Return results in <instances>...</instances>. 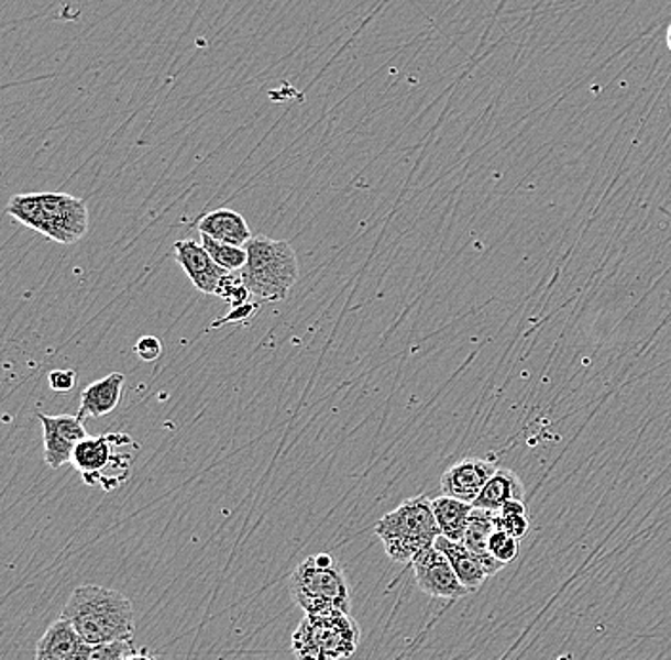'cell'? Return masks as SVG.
Instances as JSON below:
<instances>
[{
  "mask_svg": "<svg viewBox=\"0 0 671 660\" xmlns=\"http://www.w3.org/2000/svg\"><path fill=\"white\" fill-rule=\"evenodd\" d=\"M59 617L65 618L88 646L132 641L136 634L134 607L129 597L96 584L73 590Z\"/></svg>",
  "mask_w": 671,
  "mask_h": 660,
  "instance_id": "cell-1",
  "label": "cell"
},
{
  "mask_svg": "<svg viewBox=\"0 0 671 660\" xmlns=\"http://www.w3.org/2000/svg\"><path fill=\"white\" fill-rule=\"evenodd\" d=\"M8 216L59 244L79 243L90 228L86 202L69 194L14 195Z\"/></svg>",
  "mask_w": 671,
  "mask_h": 660,
  "instance_id": "cell-2",
  "label": "cell"
},
{
  "mask_svg": "<svg viewBox=\"0 0 671 660\" xmlns=\"http://www.w3.org/2000/svg\"><path fill=\"white\" fill-rule=\"evenodd\" d=\"M288 588L306 615H350V584L340 561L330 553H315L301 561Z\"/></svg>",
  "mask_w": 671,
  "mask_h": 660,
  "instance_id": "cell-3",
  "label": "cell"
},
{
  "mask_svg": "<svg viewBox=\"0 0 671 660\" xmlns=\"http://www.w3.org/2000/svg\"><path fill=\"white\" fill-rule=\"evenodd\" d=\"M244 249L249 258L239 273L251 295L262 301L285 300L300 277L293 244L254 235Z\"/></svg>",
  "mask_w": 671,
  "mask_h": 660,
  "instance_id": "cell-4",
  "label": "cell"
},
{
  "mask_svg": "<svg viewBox=\"0 0 671 660\" xmlns=\"http://www.w3.org/2000/svg\"><path fill=\"white\" fill-rule=\"evenodd\" d=\"M376 537L397 563H413L416 556L441 537L433 506L428 496H413L376 524Z\"/></svg>",
  "mask_w": 671,
  "mask_h": 660,
  "instance_id": "cell-5",
  "label": "cell"
},
{
  "mask_svg": "<svg viewBox=\"0 0 671 660\" xmlns=\"http://www.w3.org/2000/svg\"><path fill=\"white\" fill-rule=\"evenodd\" d=\"M138 449L140 446L129 433L88 436L75 447L72 464L79 470L86 485L113 491L129 480Z\"/></svg>",
  "mask_w": 671,
  "mask_h": 660,
  "instance_id": "cell-6",
  "label": "cell"
},
{
  "mask_svg": "<svg viewBox=\"0 0 671 660\" xmlns=\"http://www.w3.org/2000/svg\"><path fill=\"white\" fill-rule=\"evenodd\" d=\"M361 628L343 613L306 615L293 634V653L298 660H345L358 653Z\"/></svg>",
  "mask_w": 671,
  "mask_h": 660,
  "instance_id": "cell-7",
  "label": "cell"
},
{
  "mask_svg": "<svg viewBox=\"0 0 671 660\" xmlns=\"http://www.w3.org/2000/svg\"><path fill=\"white\" fill-rule=\"evenodd\" d=\"M413 569L418 588L429 597L460 600L470 594V590L458 579L447 556L437 546L421 550L413 560Z\"/></svg>",
  "mask_w": 671,
  "mask_h": 660,
  "instance_id": "cell-8",
  "label": "cell"
},
{
  "mask_svg": "<svg viewBox=\"0 0 671 660\" xmlns=\"http://www.w3.org/2000/svg\"><path fill=\"white\" fill-rule=\"evenodd\" d=\"M36 418L43 426L44 462L52 470L72 464L75 447L88 438L85 420L79 415L77 417H73V415L52 417L44 413H38Z\"/></svg>",
  "mask_w": 671,
  "mask_h": 660,
  "instance_id": "cell-9",
  "label": "cell"
},
{
  "mask_svg": "<svg viewBox=\"0 0 671 660\" xmlns=\"http://www.w3.org/2000/svg\"><path fill=\"white\" fill-rule=\"evenodd\" d=\"M174 260L202 295L216 296L223 277L231 273L218 266L202 243H197L195 239H182L174 244Z\"/></svg>",
  "mask_w": 671,
  "mask_h": 660,
  "instance_id": "cell-10",
  "label": "cell"
},
{
  "mask_svg": "<svg viewBox=\"0 0 671 660\" xmlns=\"http://www.w3.org/2000/svg\"><path fill=\"white\" fill-rule=\"evenodd\" d=\"M498 468L483 459H464L441 475V493L473 504Z\"/></svg>",
  "mask_w": 671,
  "mask_h": 660,
  "instance_id": "cell-11",
  "label": "cell"
},
{
  "mask_svg": "<svg viewBox=\"0 0 671 660\" xmlns=\"http://www.w3.org/2000/svg\"><path fill=\"white\" fill-rule=\"evenodd\" d=\"M88 647L77 630L59 617L38 639L35 660H85Z\"/></svg>",
  "mask_w": 671,
  "mask_h": 660,
  "instance_id": "cell-12",
  "label": "cell"
},
{
  "mask_svg": "<svg viewBox=\"0 0 671 660\" xmlns=\"http://www.w3.org/2000/svg\"><path fill=\"white\" fill-rule=\"evenodd\" d=\"M122 386H124V374L111 373L103 376L101 381L88 384L80 394L79 417L101 418L113 413L122 397Z\"/></svg>",
  "mask_w": 671,
  "mask_h": 660,
  "instance_id": "cell-13",
  "label": "cell"
},
{
  "mask_svg": "<svg viewBox=\"0 0 671 660\" xmlns=\"http://www.w3.org/2000/svg\"><path fill=\"white\" fill-rule=\"evenodd\" d=\"M197 230L202 235L235 246H246V243L254 238L244 216L233 209H216L208 212L197 222Z\"/></svg>",
  "mask_w": 671,
  "mask_h": 660,
  "instance_id": "cell-14",
  "label": "cell"
},
{
  "mask_svg": "<svg viewBox=\"0 0 671 660\" xmlns=\"http://www.w3.org/2000/svg\"><path fill=\"white\" fill-rule=\"evenodd\" d=\"M494 531H496V512L473 508L462 542L477 556L488 576H494L501 569L506 568L501 561L494 560L488 552V539Z\"/></svg>",
  "mask_w": 671,
  "mask_h": 660,
  "instance_id": "cell-15",
  "label": "cell"
},
{
  "mask_svg": "<svg viewBox=\"0 0 671 660\" xmlns=\"http://www.w3.org/2000/svg\"><path fill=\"white\" fill-rule=\"evenodd\" d=\"M436 546L447 556L454 573L458 574V579L464 584L465 588L470 590V594L481 590V586L488 579V574H486L485 568H483V563L477 556L464 542H454V540H449L441 535L437 539Z\"/></svg>",
  "mask_w": 671,
  "mask_h": 660,
  "instance_id": "cell-16",
  "label": "cell"
},
{
  "mask_svg": "<svg viewBox=\"0 0 671 660\" xmlns=\"http://www.w3.org/2000/svg\"><path fill=\"white\" fill-rule=\"evenodd\" d=\"M512 498L525 501V485H522L521 477L515 472L507 470V468H498L496 474L488 480L485 488L481 491V495L475 498L473 508L498 514L504 508V504Z\"/></svg>",
  "mask_w": 671,
  "mask_h": 660,
  "instance_id": "cell-17",
  "label": "cell"
},
{
  "mask_svg": "<svg viewBox=\"0 0 671 660\" xmlns=\"http://www.w3.org/2000/svg\"><path fill=\"white\" fill-rule=\"evenodd\" d=\"M433 514H436L437 525L441 529V535L454 542L464 540L465 529L472 517L473 504L458 501L452 496L441 495L431 501Z\"/></svg>",
  "mask_w": 671,
  "mask_h": 660,
  "instance_id": "cell-18",
  "label": "cell"
},
{
  "mask_svg": "<svg viewBox=\"0 0 671 660\" xmlns=\"http://www.w3.org/2000/svg\"><path fill=\"white\" fill-rule=\"evenodd\" d=\"M200 243L207 249L208 254L212 256L216 264L226 270V272H241L244 264H246V258H249L244 246L222 243V241H216V239L202 235V233H200Z\"/></svg>",
  "mask_w": 671,
  "mask_h": 660,
  "instance_id": "cell-19",
  "label": "cell"
},
{
  "mask_svg": "<svg viewBox=\"0 0 671 660\" xmlns=\"http://www.w3.org/2000/svg\"><path fill=\"white\" fill-rule=\"evenodd\" d=\"M216 296H218L220 300L228 301L231 308H235V306L246 304L252 295L251 290L244 285L241 273H239V275H237V273H228V275L223 277L222 283H220L218 290H216Z\"/></svg>",
  "mask_w": 671,
  "mask_h": 660,
  "instance_id": "cell-20",
  "label": "cell"
},
{
  "mask_svg": "<svg viewBox=\"0 0 671 660\" xmlns=\"http://www.w3.org/2000/svg\"><path fill=\"white\" fill-rule=\"evenodd\" d=\"M488 552L494 560L501 561L504 565H509L519 553V540L514 539L512 535L496 529L488 539Z\"/></svg>",
  "mask_w": 671,
  "mask_h": 660,
  "instance_id": "cell-21",
  "label": "cell"
},
{
  "mask_svg": "<svg viewBox=\"0 0 671 660\" xmlns=\"http://www.w3.org/2000/svg\"><path fill=\"white\" fill-rule=\"evenodd\" d=\"M134 651L136 649L132 647V641H114L88 647L85 660H127Z\"/></svg>",
  "mask_w": 671,
  "mask_h": 660,
  "instance_id": "cell-22",
  "label": "cell"
},
{
  "mask_svg": "<svg viewBox=\"0 0 671 660\" xmlns=\"http://www.w3.org/2000/svg\"><path fill=\"white\" fill-rule=\"evenodd\" d=\"M496 529L512 535L514 539L521 540L527 537L530 529L529 516H512V514H496Z\"/></svg>",
  "mask_w": 671,
  "mask_h": 660,
  "instance_id": "cell-23",
  "label": "cell"
},
{
  "mask_svg": "<svg viewBox=\"0 0 671 660\" xmlns=\"http://www.w3.org/2000/svg\"><path fill=\"white\" fill-rule=\"evenodd\" d=\"M48 386L52 392L57 394H67L77 386V373L72 369H57L48 374Z\"/></svg>",
  "mask_w": 671,
  "mask_h": 660,
  "instance_id": "cell-24",
  "label": "cell"
},
{
  "mask_svg": "<svg viewBox=\"0 0 671 660\" xmlns=\"http://www.w3.org/2000/svg\"><path fill=\"white\" fill-rule=\"evenodd\" d=\"M134 353L145 363H153V361H157L161 358L163 344H161V340L157 337H142L138 340L136 345H134Z\"/></svg>",
  "mask_w": 671,
  "mask_h": 660,
  "instance_id": "cell-25",
  "label": "cell"
},
{
  "mask_svg": "<svg viewBox=\"0 0 671 660\" xmlns=\"http://www.w3.org/2000/svg\"><path fill=\"white\" fill-rule=\"evenodd\" d=\"M257 311V304H252V301H246V304H241V306H235V308H231L228 316L222 317V319H218L212 327H222V324L228 323H243L244 319H249V317L254 316Z\"/></svg>",
  "mask_w": 671,
  "mask_h": 660,
  "instance_id": "cell-26",
  "label": "cell"
},
{
  "mask_svg": "<svg viewBox=\"0 0 671 660\" xmlns=\"http://www.w3.org/2000/svg\"><path fill=\"white\" fill-rule=\"evenodd\" d=\"M501 514H512V516H529V510H527V504L521 498H512V501H507L504 504V508H502Z\"/></svg>",
  "mask_w": 671,
  "mask_h": 660,
  "instance_id": "cell-27",
  "label": "cell"
},
{
  "mask_svg": "<svg viewBox=\"0 0 671 660\" xmlns=\"http://www.w3.org/2000/svg\"><path fill=\"white\" fill-rule=\"evenodd\" d=\"M127 660H157V657L143 649V651H134Z\"/></svg>",
  "mask_w": 671,
  "mask_h": 660,
  "instance_id": "cell-28",
  "label": "cell"
},
{
  "mask_svg": "<svg viewBox=\"0 0 671 660\" xmlns=\"http://www.w3.org/2000/svg\"><path fill=\"white\" fill-rule=\"evenodd\" d=\"M668 48H670L671 52V25L668 28Z\"/></svg>",
  "mask_w": 671,
  "mask_h": 660,
  "instance_id": "cell-29",
  "label": "cell"
}]
</instances>
